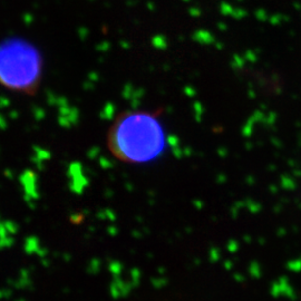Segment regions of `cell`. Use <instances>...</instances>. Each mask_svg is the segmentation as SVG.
I'll list each match as a JSON object with an SVG mask.
<instances>
[{
  "label": "cell",
  "mask_w": 301,
  "mask_h": 301,
  "mask_svg": "<svg viewBox=\"0 0 301 301\" xmlns=\"http://www.w3.org/2000/svg\"><path fill=\"white\" fill-rule=\"evenodd\" d=\"M107 144L119 161L144 164L162 155L166 136L156 113L131 110L115 119L108 132Z\"/></svg>",
  "instance_id": "1"
},
{
  "label": "cell",
  "mask_w": 301,
  "mask_h": 301,
  "mask_svg": "<svg viewBox=\"0 0 301 301\" xmlns=\"http://www.w3.org/2000/svg\"><path fill=\"white\" fill-rule=\"evenodd\" d=\"M39 70V58L33 48L11 44L0 50V81L6 85L16 90H33Z\"/></svg>",
  "instance_id": "2"
}]
</instances>
